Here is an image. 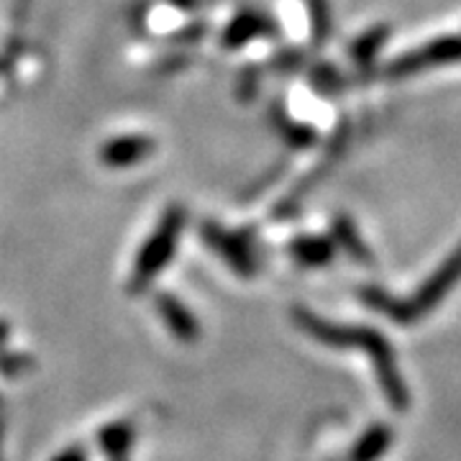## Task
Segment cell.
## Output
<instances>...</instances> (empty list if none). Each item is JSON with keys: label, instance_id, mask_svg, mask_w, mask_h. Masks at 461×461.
<instances>
[{"label": "cell", "instance_id": "277c9868", "mask_svg": "<svg viewBox=\"0 0 461 461\" xmlns=\"http://www.w3.org/2000/svg\"><path fill=\"white\" fill-rule=\"evenodd\" d=\"M393 444V430L387 426H372L357 441L348 461H377L384 456V451Z\"/></svg>", "mask_w": 461, "mask_h": 461}, {"label": "cell", "instance_id": "6da1fadb", "mask_svg": "<svg viewBox=\"0 0 461 461\" xmlns=\"http://www.w3.org/2000/svg\"><path fill=\"white\" fill-rule=\"evenodd\" d=\"M303 323H305V330H311L315 339H321L323 344L339 346V348H362L364 354L372 359L375 369H377V379L382 382V390H384V397L390 400V405L395 411H405L411 397H408V390H405V382L400 377L395 364V354L387 344V339L372 329H341V326H329L323 321H318L313 315H300Z\"/></svg>", "mask_w": 461, "mask_h": 461}, {"label": "cell", "instance_id": "3957f363", "mask_svg": "<svg viewBox=\"0 0 461 461\" xmlns=\"http://www.w3.org/2000/svg\"><path fill=\"white\" fill-rule=\"evenodd\" d=\"M461 277V251L451 259V262L446 264L444 269L436 275V277H430L429 285L420 290V295L412 300V305L405 311V318L411 321V318H415V315H423L429 313L430 308L441 300V297L448 293V287L454 285V282L459 280Z\"/></svg>", "mask_w": 461, "mask_h": 461}, {"label": "cell", "instance_id": "7a4b0ae2", "mask_svg": "<svg viewBox=\"0 0 461 461\" xmlns=\"http://www.w3.org/2000/svg\"><path fill=\"white\" fill-rule=\"evenodd\" d=\"M157 149V144L149 139V136H118L105 141L100 149V162L105 167H115V169H123V167L139 165L141 159H147L149 154Z\"/></svg>", "mask_w": 461, "mask_h": 461}, {"label": "cell", "instance_id": "5b68a950", "mask_svg": "<svg viewBox=\"0 0 461 461\" xmlns=\"http://www.w3.org/2000/svg\"><path fill=\"white\" fill-rule=\"evenodd\" d=\"M295 254L300 259L315 264L323 262V259L329 257V249H326V244H321V241H305V244H300V247L295 249Z\"/></svg>", "mask_w": 461, "mask_h": 461}]
</instances>
